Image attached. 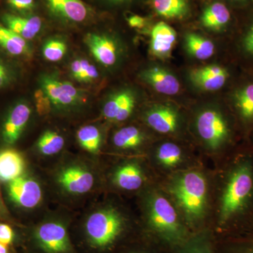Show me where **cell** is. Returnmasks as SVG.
<instances>
[{"mask_svg":"<svg viewBox=\"0 0 253 253\" xmlns=\"http://www.w3.org/2000/svg\"><path fill=\"white\" fill-rule=\"evenodd\" d=\"M131 231L117 210H96L71 234L78 253H117L126 244Z\"/></svg>","mask_w":253,"mask_h":253,"instance_id":"6da1fadb","label":"cell"},{"mask_svg":"<svg viewBox=\"0 0 253 253\" xmlns=\"http://www.w3.org/2000/svg\"><path fill=\"white\" fill-rule=\"evenodd\" d=\"M146 236L174 249L191 233L178 216L169 200L163 195L151 194L147 201Z\"/></svg>","mask_w":253,"mask_h":253,"instance_id":"7a4b0ae2","label":"cell"},{"mask_svg":"<svg viewBox=\"0 0 253 253\" xmlns=\"http://www.w3.org/2000/svg\"><path fill=\"white\" fill-rule=\"evenodd\" d=\"M170 191L189 226H197L205 217L207 205L208 186L204 176L196 171L184 173L172 181Z\"/></svg>","mask_w":253,"mask_h":253,"instance_id":"3957f363","label":"cell"},{"mask_svg":"<svg viewBox=\"0 0 253 253\" xmlns=\"http://www.w3.org/2000/svg\"><path fill=\"white\" fill-rule=\"evenodd\" d=\"M29 253H78L67 223L46 219L32 228L26 239Z\"/></svg>","mask_w":253,"mask_h":253,"instance_id":"277c9868","label":"cell"},{"mask_svg":"<svg viewBox=\"0 0 253 253\" xmlns=\"http://www.w3.org/2000/svg\"><path fill=\"white\" fill-rule=\"evenodd\" d=\"M253 189V173L248 163L233 171L221 199L219 224L224 226L236 213L243 209Z\"/></svg>","mask_w":253,"mask_h":253,"instance_id":"5b68a950","label":"cell"},{"mask_svg":"<svg viewBox=\"0 0 253 253\" xmlns=\"http://www.w3.org/2000/svg\"><path fill=\"white\" fill-rule=\"evenodd\" d=\"M198 132L211 149H217L227 141L229 128L225 118L216 110L206 109L198 116Z\"/></svg>","mask_w":253,"mask_h":253,"instance_id":"8992f818","label":"cell"},{"mask_svg":"<svg viewBox=\"0 0 253 253\" xmlns=\"http://www.w3.org/2000/svg\"><path fill=\"white\" fill-rule=\"evenodd\" d=\"M42 91L51 104L58 108L78 106L84 99L83 91L71 83L61 81L55 76L44 75L40 78Z\"/></svg>","mask_w":253,"mask_h":253,"instance_id":"52a82bcc","label":"cell"},{"mask_svg":"<svg viewBox=\"0 0 253 253\" xmlns=\"http://www.w3.org/2000/svg\"><path fill=\"white\" fill-rule=\"evenodd\" d=\"M56 182L62 191L73 196L89 192L94 187L95 177L89 168L80 164H71L58 172Z\"/></svg>","mask_w":253,"mask_h":253,"instance_id":"ba28073f","label":"cell"},{"mask_svg":"<svg viewBox=\"0 0 253 253\" xmlns=\"http://www.w3.org/2000/svg\"><path fill=\"white\" fill-rule=\"evenodd\" d=\"M7 190L11 201L24 209L36 208L42 199L41 184L29 176L22 175L9 181Z\"/></svg>","mask_w":253,"mask_h":253,"instance_id":"9c48e42d","label":"cell"},{"mask_svg":"<svg viewBox=\"0 0 253 253\" xmlns=\"http://www.w3.org/2000/svg\"><path fill=\"white\" fill-rule=\"evenodd\" d=\"M31 112L29 105L22 101L11 108L1 126V139L5 144L12 145L18 141L27 126Z\"/></svg>","mask_w":253,"mask_h":253,"instance_id":"30bf717a","label":"cell"},{"mask_svg":"<svg viewBox=\"0 0 253 253\" xmlns=\"http://www.w3.org/2000/svg\"><path fill=\"white\" fill-rule=\"evenodd\" d=\"M54 17L66 23H81L87 21L92 10L82 0H44Z\"/></svg>","mask_w":253,"mask_h":253,"instance_id":"8fae6325","label":"cell"},{"mask_svg":"<svg viewBox=\"0 0 253 253\" xmlns=\"http://www.w3.org/2000/svg\"><path fill=\"white\" fill-rule=\"evenodd\" d=\"M231 77L229 70L219 65L196 68L191 72V79L196 86L206 91H217L224 87Z\"/></svg>","mask_w":253,"mask_h":253,"instance_id":"7c38bea8","label":"cell"},{"mask_svg":"<svg viewBox=\"0 0 253 253\" xmlns=\"http://www.w3.org/2000/svg\"><path fill=\"white\" fill-rule=\"evenodd\" d=\"M84 42L96 61L103 66L109 67L117 62L118 46L111 37L89 33L84 38Z\"/></svg>","mask_w":253,"mask_h":253,"instance_id":"4fadbf2b","label":"cell"},{"mask_svg":"<svg viewBox=\"0 0 253 253\" xmlns=\"http://www.w3.org/2000/svg\"><path fill=\"white\" fill-rule=\"evenodd\" d=\"M231 7L230 5L224 1H214L203 11L201 23L208 29L225 31L234 21V15Z\"/></svg>","mask_w":253,"mask_h":253,"instance_id":"5bb4252c","label":"cell"},{"mask_svg":"<svg viewBox=\"0 0 253 253\" xmlns=\"http://www.w3.org/2000/svg\"><path fill=\"white\" fill-rule=\"evenodd\" d=\"M141 79L153 88L165 95H175L180 90V83L177 78L164 68H150L141 73Z\"/></svg>","mask_w":253,"mask_h":253,"instance_id":"9a60e30c","label":"cell"},{"mask_svg":"<svg viewBox=\"0 0 253 253\" xmlns=\"http://www.w3.org/2000/svg\"><path fill=\"white\" fill-rule=\"evenodd\" d=\"M176 41V32L171 26L164 22L158 23L151 31L150 49L156 57L166 59L170 56Z\"/></svg>","mask_w":253,"mask_h":253,"instance_id":"2e32d148","label":"cell"},{"mask_svg":"<svg viewBox=\"0 0 253 253\" xmlns=\"http://www.w3.org/2000/svg\"><path fill=\"white\" fill-rule=\"evenodd\" d=\"M3 25L26 41L36 38L42 28V21L37 16H18L9 13L1 15Z\"/></svg>","mask_w":253,"mask_h":253,"instance_id":"e0dca14e","label":"cell"},{"mask_svg":"<svg viewBox=\"0 0 253 253\" xmlns=\"http://www.w3.org/2000/svg\"><path fill=\"white\" fill-rule=\"evenodd\" d=\"M147 124L152 129L163 134L174 132L177 128V113L169 106L153 108L146 115Z\"/></svg>","mask_w":253,"mask_h":253,"instance_id":"ac0fdd59","label":"cell"},{"mask_svg":"<svg viewBox=\"0 0 253 253\" xmlns=\"http://www.w3.org/2000/svg\"><path fill=\"white\" fill-rule=\"evenodd\" d=\"M231 101L244 122H253V81L241 83L236 86L231 94Z\"/></svg>","mask_w":253,"mask_h":253,"instance_id":"d6986e66","label":"cell"},{"mask_svg":"<svg viewBox=\"0 0 253 253\" xmlns=\"http://www.w3.org/2000/svg\"><path fill=\"white\" fill-rule=\"evenodd\" d=\"M26 163L22 155L16 150L0 151V180L9 181L22 176Z\"/></svg>","mask_w":253,"mask_h":253,"instance_id":"ffe728a7","label":"cell"},{"mask_svg":"<svg viewBox=\"0 0 253 253\" xmlns=\"http://www.w3.org/2000/svg\"><path fill=\"white\" fill-rule=\"evenodd\" d=\"M173 253H216L212 234L208 229L191 233L182 244L173 249Z\"/></svg>","mask_w":253,"mask_h":253,"instance_id":"44dd1931","label":"cell"},{"mask_svg":"<svg viewBox=\"0 0 253 253\" xmlns=\"http://www.w3.org/2000/svg\"><path fill=\"white\" fill-rule=\"evenodd\" d=\"M144 174L141 168L134 163L122 165L116 169L113 175V182L120 189L135 191L143 185Z\"/></svg>","mask_w":253,"mask_h":253,"instance_id":"7402d4cb","label":"cell"},{"mask_svg":"<svg viewBox=\"0 0 253 253\" xmlns=\"http://www.w3.org/2000/svg\"><path fill=\"white\" fill-rule=\"evenodd\" d=\"M0 47L15 56H28L31 48L28 41L0 23Z\"/></svg>","mask_w":253,"mask_h":253,"instance_id":"603a6c76","label":"cell"},{"mask_svg":"<svg viewBox=\"0 0 253 253\" xmlns=\"http://www.w3.org/2000/svg\"><path fill=\"white\" fill-rule=\"evenodd\" d=\"M155 12L166 19H182L189 14V0H151Z\"/></svg>","mask_w":253,"mask_h":253,"instance_id":"cb8c5ba5","label":"cell"},{"mask_svg":"<svg viewBox=\"0 0 253 253\" xmlns=\"http://www.w3.org/2000/svg\"><path fill=\"white\" fill-rule=\"evenodd\" d=\"M185 44L188 52L199 60H206L212 57L215 49L212 41L194 33L186 35Z\"/></svg>","mask_w":253,"mask_h":253,"instance_id":"d4e9b609","label":"cell"},{"mask_svg":"<svg viewBox=\"0 0 253 253\" xmlns=\"http://www.w3.org/2000/svg\"><path fill=\"white\" fill-rule=\"evenodd\" d=\"M144 141L142 132L136 126L123 127L115 133L113 138V144L121 149H135Z\"/></svg>","mask_w":253,"mask_h":253,"instance_id":"484cf974","label":"cell"},{"mask_svg":"<svg viewBox=\"0 0 253 253\" xmlns=\"http://www.w3.org/2000/svg\"><path fill=\"white\" fill-rule=\"evenodd\" d=\"M249 9L251 13L240 33L237 48L243 58L253 63V6Z\"/></svg>","mask_w":253,"mask_h":253,"instance_id":"4316f807","label":"cell"},{"mask_svg":"<svg viewBox=\"0 0 253 253\" xmlns=\"http://www.w3.org/2000/svg\"><path fill=\"white\" fill-rule=\"evenodd\" d=\"M70 72L75 80L84 83H93L99 76L97 68L84 59L74 60L70 66Z\"/></svg>","mask_w":253,"mask_h":253,"instance_id":"83f0119b","label":"cell"},{"mask_svg":"<svg viewBox=\"0 0 253 253\" xmlns=\"http://www.w3.org/2000/svg\"><path fill=\"white\" fill-rule=\"evenodd\" d=\"M77 138L80 145L88 152L92 154L99 152L101 145V134L96 126H82L78 131Z\"/></svg>","mask_w":253,"mask_h":253,"instance_id":"f1b7e54d","label":"cell"},{"mask_svg":"<svg viewBox=\"0 0 253 253\" xmlns=\"http://www.w3.org/2000/svg\"><path fill=\"white\" fill-rule=\"evenodd\" d=\"M65 140L62 136L56 131H44L38 139L37 148L41 154L50 156L57 154L64 146Z\"/></svg>","mask_w":253,"mask_h":253,"instance_id":"f546056e","label":"cell"},{"mask_svg":"<svg viewBox=\"0 0 253 253\" xmlns=\"http://www.w3.org/2000/svg\"><path fill=\"white\" fill-rule=\"evenodd\" d=\"M158 162L166 167H174L181 162L182 152L177 145L167 142L161 144L156 154Z\"/></svg>","mask_w":253,"mask_h":253,"instance_id":"4dcf8cb0","label":"cell"},{"mask_svg":"<svg viewBox=\"0 0 253 253\" xmlns=\"http://www.w3.org/2000/svg\"><path fill=\"white\" fill-rule=\"evenodd\" d=\"M68 46L63 40L54 39L48 40L44 43L42 47V55L46 61L50 62H57L64 57Z\"/></svg>","mask_w":253,"mask_h":253,"instance_id":"1f68e13d","label":"cell"},{"mask_svg":"<svg viewBox=\"0 0 253 253\" xmlns=\"http://www.w3.org/2000/svg\"><path fill=\"white\" fill-rule=\"evenodd\" d=\"M129 90L119 91L113 95L104 104L103 108V116L106 119L110 121H116L123 103L126 101V96L129 93Z\"/></svg>","mask_w":253,"mask_h":253,"instance_id":"d6a6232c","label":"cell"},{"mask_svg":"<svg viewBox=\"0 0 253 253\" xmlns=\"http://www.w3.org/2000/svg\"><path fill=\"white\" fill-rule=\"evenodd\" d=\"M158 241H154L152 246L148 244H144V243H140L141 244H134V243L130 242L126 244V246L120 250L117 253H165L161 252L157 249V246L161 243H157L156 246H154ZM171 253H173L172 252Z\"/></svg>","mask_w":253,"mask_h":253,"instance_id":"836d02e7","label":"cell"},{"mask_svg":"<svg viewBox=\"0 0 253 253\" xmlns=\"http://www.w3.org/2000/svg\"><path fill=\"white\" fill-rule=\"evenodd\" d=\"M17 241L18 236L14 229L6 223L0 222V243L12 247Z\"/></svg>","mask_w":253,"mask_h":253,"instance_id":"e575fe53","label":"cell"},{"mask_svg":"<svg viewBox=\"0 0 253 253\" xmlns=\"http://www.w3.org/2000/svg\"><path fill=\"white\" fill-rule=\"evenodd\" d=\"M136 99L134 95L131 91H129V94L126 96V101L123 103L122 107L120 110L117 118H116V122H122L126 121L129 117V116L132 113L133 110L135 106Z\"/></svg>","mask_w":253,"mask_h":253,"instance_id":"d590c367","label":"cell"},{"mask_svg":"<svg viewBox=\"0 0 253 253\" xmlns=\"http://www.w3.org/2000/svg\"><path fill=\"white\" fill-rule=\"evenodd\" d=\"M6 4L14 11L26 14L36 7L35 0H6Z\"/></svg>","mask_w":253,"mask_h":253,"instance_id":"8d00e7d4","label":"cell"},{"mask_svg":"<svg viewBox=\"0 0 253 253\" xmlns=\"http://www.w3.org/2000/svg\"><path fill=\"white\" fill-rule=\"evenodd\" d=\"M14 72L8 63L0 59V89L6 87L14 80Z\"/></svg>","mask_w":253,"mask_h":253,"instance_id":"74e56055","label":"cell"},{"mask_svg":"<svg viewBox=\"0 0 253 253\" xmlns=\"http://www.w3.org/2000/svg\"><path fill=\"white\" fill-rule=\"evenodd\" d=\"M37 106L40 113H45L51 106L49 100L46 97L42 89L36 93Z\"/></svg>","mask_w":253,"mask_h":253,"instance_id":"f35d334b","label":"cell"},{"mask_svg":"<svg viewBox=\"0 0 253 253\" xmlns=\"http://www.w3.org/2000/svg\"><path fill=\"white\" fill-rule=\"evenodd\" d=\"M232 7L236 9H250L253 6V0H227Z\"/></svg>","mask_w":253,"mask_h":253,"instance_id":"ab89813d","label":"cell"},{"mask_svg":"<svg viewBox=\"0 0 253 253\" xmlns=\"http://www.w3.org/2000/svg\"><path fill=\"white\" fill-rule=\"evenodd\" d=\"M127 22L131 28H141L146 24V19L138 15H132L128 18Z\"/></svg>","mask_w":253,"mask_h":253,"instance_id":"60d3db41","label":"cell"},{"mask_svg":"<svg viewBox=\"0 0 253 253\" xmlns=\"http://www.w3.org/2000/svg\"><path fill=\"white\" fill-rule=\"evenodd\" d=\"M11 246L0 243V253H12Z\"/></svg>","mask_w":253,"mask_h":253,"instance_id":"b9f144b4","label":"cell"},{"mask_svg":"<svg viewBox=\"0 0 253 253\" xmlns=\"http://www.w3.org/2000/svg\"><path fill=\"white\" fill-rule=\"evenodd\" d=\"M236 253H253V245L241 248Z\"/></svg>","mask_w":253,"mask_h":253,"instance_id":"7bdbcfd3","label":"cell"},{"mask_svg":"<svg viewBox=\"0 0 253 253\" xmlns=\"http://www.w3.org/2000/svg\"><path fill=\"white\" fill-rule=\"evenodd\" d=\"M103 1L111 4H121L129 2V1H131V0H103Z\"/></svg>","mask_w":253,"mask_h":253,"instance_id":"ee69618b","label":"cell"},{"mask_svg":"<svg viewBox=\"0 0 253 253\" xmlns=\"http://www.w3.org/2000/svg\"><path fill=\"white\" fill-rule=\"evenodd\" d=\"M5 214H6V210H5L2 200H1V194H0V218L4 217Z\"/></svg>","mask_w":253,"mask_h":253,"instance_id":"f6af8a7d","label":"cell"}]
</instances>
